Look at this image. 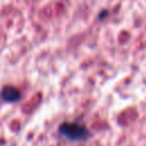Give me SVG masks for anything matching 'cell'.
Returning a JSON list of instances; mask_svg holds the SVG:
<instances>
[{
  "instance_id": "cell-2",
  "label": "cell",
  "mask_w": 146,
  "mask_h": 146,
  "mask_svg": "<svg viewBox=\"0 0 146 146\" xmlns=\"http://www.w3.org/2000/svg\"><path fill=\"white\" fill-rule=\"evenodd\" d=\"M0 96L7 103H15L21 98V91L14 86H5L1 90Z\"/></svg>"
},
{
  "instance_id": "cell-1",
  "label": "cell",
  "mask_w": 146,
  "mask_h": 146,
  "mask_svg": "<svg viewBox=\"0 0 146 146\" xmlns=\"http://www.w3.org/2000/svg\"><path fill=\"white\" fill-rule=\"evenodd\" d=\"M58 131L62 137L71 141H83L90 137L89 130L80 122H63Z\"/></svg>"
}]
</instances>
